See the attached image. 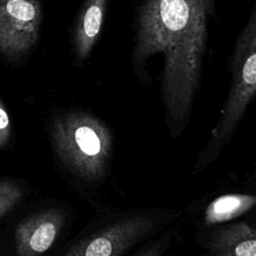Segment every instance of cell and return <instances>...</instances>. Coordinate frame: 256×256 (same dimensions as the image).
<instances>
[{
    "mask_svg": "<svg viewBox=\"0 0 256 256\" xmlns=\"http://www.w3.org/2000/svg\"><path fill=\"white\" fill-rule=\"evenodd\" d=\"M231 85L211 141L198 165L213 161L226 146L256 92V8L239 34L231 55Z\"/></svg>",
    "mask_w": 256,
    "mask_h": 256,
    "instance_id": "3957f363",
    "label": "cell"
},
{
    "mask_svg": "<svg viewBox=\"0 0 256 256\" xmlns=\"http://www.w3.org/2000/svg\"><path fill=\"white\" fill-rule=\"evenodd\" d=\"M214 0H141L132 62L135 71L163 54L161 91L167 119L179 124L189 115L199 86L207 44V20Z\"/></svg>",
    "mask_w": 256,
    "mask_h": 256,
    "instance_id": "6da1fadb",
    "label": "cell"
},
{
    "mask_svg": "<svg viewBox=\"0 0 256 256\" xmlns=\"http://www.w3.org/2000/svg\"><path fill=\"white\" fill-rule=\"evenodd\" d=\"M154 227V219L134 215L113 222L82 239L63 256H121Z\"/></svg>",
    "mask_w": 256,
    "mask_h": 256,
    "instance_id": "5b68a950",
    "label": "cell"
},
{
    "mask_svg": "<svg viewBox=\"0 0 256 256\" xmlns=\"http://www.w3.org/2000/svg\"><path fill=\"white\" fill-rule=\"evenodd\" d=\"M255 202V196L249 194L231 193L218 196L206 207L204 222L214 225L232 220L253 208Z\"/></svg>",
    "mask_w": 256,
    "mask_h": 256,
    "instance_id": "9c48e42d",
    "label": "cell"
},
{
    "mask_svg": "<svg viewBox=\"0 0 256 256\" xmlns=\"http://www.w3.org/2000/svg\"><path fill=\"white\" fill-rule=\"evenodd\" d=\"M42 20L38 0H0V52L20 57L35 45Z\"/></svg>",
    "mask_w": 256,
    "mask_h": 256,
    "instance_id": "277c9868",
    "label": "cell"
},
{
    "mask_svg": "<svg viewBox=\"0 0 256 256\" xmlns=\"http://www.w3.org/2000/svg\"><path fill=\"white\" fill-rule=\"evenodd\" d=\"M165 250V243L163 241H157L153 245H150L145 250L141 251L135 256H162Z\"/></svg>",
    "mask_w": 256,
    "mask_h": 256,
    "instance_id": "7c38bea8",
    "label": "cell"
},
{
    "mask_svg": "<svg viewBox=\"0 0 256 256\" xmlns=\"http://www.w3.org/2000/svg\"><path fill=\"white\" fill-rule=\"evenodd\" d=\"M22 197L21 187L12 180L0 181V217L12 210Z\"/></svg>",
    "mask_w": 256,
    "mask_h": 256,
    "instance_id": "30bf717a",
    "label": "cell"
},
{
    "mask_svg": "<svg viewBox=\"0 0 256 256\" xmlns=\"http://www.w3.org/2000/svg\"><path fill=\"white\" fill-rule=\"evenodd\" d=\"M65 221L60 209H45L23 219L15 229L18 256H38L56 241Z\"/></svg>",
    "mask_w": 256,
    "mask_h": 256,
    "instance_id": "8992f818",
    "label": "cell"
},
{
    "mask_svg": "<svg viewBox=\"0 0 256 256\" xmlns=\"http://www.w3.org/2000/svg\"><path fill=\"white\" fill-rule=\"evenodd\" d=\"M213 256H256L255 229L239 222L215 230L209 241Z\"/></svg>",
    "mask_w": 256,
    "mask_h": 256,
    "instance_id": "ba28073f",
    "label": "cell"
},
{
    "mask_svg": "<svg viewBox=\"0 0 256 256\" xmlns=\"http://www.w3.org/2000/svg\"><path fill=\"white\" fill-rule=\"evenodd\" d=\"M51 137L58 158L75 176L85 181L104 176L113 138L99 118L84 111L67 112L54 120Z\"/></svg>",
    "mask_w": 256,
    "mask_h": 256,
    "instance_id": "7a4b0ae2",
    "label": "cell"
},
{
    "mask_svg": "<svg viewBox=\"0 0 256 256\" xmlns=\"http://www.w3.org/2000/svg\"><path fill=\"white\" fill-rule=\"evenodd\" d=\"M108 0H85L73 29V47L76 59H86L101 33Z\"/></svg>",
    "mask_w": 256,
    "mask_h": 256,
    "instance_id": "52a82bcc",
    "label": "cell"
},
{
    "mask_svg": "<svg viewBox=\"0 0 256 256\" xmlns=\"http://www.w3.org/2000/svg\"><path fill=\"white\" fill-rule=\"evenodd\" d=\"M11 134V125L8 113L0 99V148L7 145Z\"/></svg>",
    "mask_w": 256,
    "mask_h": 256,
    "instance_id": "8fae6325",
    "label": "cell"
}]
</instances>
